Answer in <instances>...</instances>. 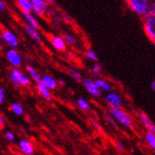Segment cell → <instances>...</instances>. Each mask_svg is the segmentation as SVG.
Instances as JSON below:
<instances>
[{
    "instance_id": "29",
    "label": "cell",
    "mask_w": 155,
    "mask_h": 155,
    "mask_svg": "<svg viewBox=\"0 0 155 155\" xmlns=\"http://www.w3.org/2000/svg\"><path fill=\"white\" fill-rule=\"evenodd\" d=\"M5 137H6L7 140L13 141L14 138H15V135L12 133V131H6V133H5Z\"/></svg>"
},
{
    "instance_id": "23",
    "label": "cell",
    "mask_w": 155,
    "mask_h": 155,
    "mask_svg": "<svg viewBox=\"0 0 155 155\" xmlns=\"http://www.w3.org/2000/svg\"><path fill=\"white\" fill-rule=\"evenodd\" d=\"M77 102H78V106H79L82 111L87 112L90 110V104L85 98H79Z\"/></svg>"
},
{
    "instance_id": "30",
    "label": "cell",
    "mask_w": 155,
    "mask_h": 155,
    "mask_svg": "<svg viewBox=\"0 0 155 155\" xmlns=\"http://www.w3.org/2000/svg\"><path fill=\"white\" fill-rule=\"evenodd\" d=\"M5 96H6V92L3 87H0V104H2L5 100Z\"/></svg>"
},
{
    "instance_id": "26",
    "label": "cell",
    "mask_w": 155,
    "mask_h": 155,
    "mask_svg": "<svg viewBox=\"0 0 155 155\" xmlns=\"http://www.w3.org/2000/svg\"><path fill=\"white\" fill-rule=\"evenodd\" d=\"M9 79H10L11 82H12V83L14 85V86H16V87H19V86H21L20 83H19V81H17V79L14 77V75H13L12 72H10V74H9Z\"/></svg>"
},
{
    "instance_id": "14",
    "label": "cell",
    "mask_w": 155,
    "mask_h": 155,
    "mask_svg": "<svg viewBox=\"0 0 155 155\" xmlns=\"http://www.w3.org/2000/svg\"><path fill=\"white\" fill-rule=\"evenodd\" d=\"M23 27H24V29L26 30V32L31 37V39H33V40L37 43H41L42 42V36L41 34L38 32V30L31 28L30 26H28V24H25L23 25Z\"/></svg>"
},
{
    "instance_id": "25",
    "label": "cell",
    "mask_w": 155,
    "mask_h": 155,
    "mask_svg": "<svg viewBox=\"0 0 155 155\" xmlns=\"http://www.w3.org/2000/svg\"><path fill=\"white\" fill-rule=\"evenodd\" d=\"M85 57H86L87 59H89V60H91V61H96V63L97 61V54L93 49H88V50L85 51Z\"/></svg>"
},
{
    "instance_id": "24",
    "label": "cell",
    "mask_w": 155,
    "mask_h": 155,
    "mask_svg": "<svg viewBox=\"0 0 155 155\" xmlns=\"http://www.w3.org/2000/svg\"><path fill=\"white\" fill-rule=\"evenodd\" d=\"M68 73L69 75H70L74 80L76 81H82V77H81V74L79 72V71H77L76 69H73V68H70L68 70Z\"/></svg>"
},
{
    "instance_id": "21",
    "label": "cell",
    "mask_w": 155,
    "mask_h": 155,
    "mask_svg": "<svg viewBox=\"0 0 155 155\" xmlns=\"http://www.w3.org/2000/svg\"><path fill=\"white\" fill-rule=\"evenodd\" d=\"M145 140L149 147L152 150H155V134L150 131H147L145 134Z\"/></svg>"
},
{
    "instance_id": "39",
    "label": "cell",
    "mask_w": 155,
    "mask_h": 155,
    "mask_svg": "<svg viewBox=\"0 0 155 155\" xmlns=\"http://www.w3.org/2000/svg\"><path fill=\"white\" fill-rule=\"evenodd\" d=\"M57 83H61V84H64V81L63 80H59V81H57Z\"/></svg>"
},
{
    "instance_id": "22",
    "label": "cell",
    "mask_w": 155,
    "mask_h": 155,
    "mask_svg": "<svg viewBox=\"0 0 155 155\" xmlns=\"http://www.w3.org/2000/svg\"><path fill=\"white\" fill-rule=\"evenodd\" d=\"M11 110L12 111V113L14 114H16V115H22L24 114V108H23V106L20 103H17V102L12 104Z\"/></svg>"
},
{
    "instance_id": "16",
    "label": "cell",
    "mask_w": 155,
    "mask_h": 155,
    "mask_svg": "<svg viewBox=\"0 0 155 155\" xmlns=\"http://www.w3.org/2000/svg\"><path fill=\"white\" fill-rule=\"evenodd\" d=\"M94 82L100 91H105L108 93H110L112 91V85L102 79H96Z\"/></svg>"
},
{
    "instance_id": "32",
    "label": "cell",
    "mask_w": 155,
    "mask_h": 155,
    "mask_svg": "<svg viewBox=\"0 0 155 155\" xmlns=\"http://www.w3.org/2000/svg\"><path fill=\"white\" fill-rule=\"evenodd\" d=\"M115 146H116V149H117L118 150H120V151H122L124 150V146H123L121 141H116L115 142Z\"/></svg>"
},
{
    "instance_id": "12",
    "label": "cell",
    "mask_w": 155,
    "mask_h": 155,
    "mask_svg": "<svg viewBox=\"0 0 155 155\" xmlns=\"http://www.w3.org/2000/svg\"><path fill=\"white\" fill-rule=\"evenodd\" d=\"M51 44L53 48L58 51H64L66 49V43L61 36H54L51 40Z\"/></svg>"
},
{
    "instance_id": "31",
    "label": "cell",
    "mask_w": 155,
    "mask_h": 155,
    "mask_svg": "<svg viewBox=\"0 0 155 155\" xmlns=\"http://www.w3.org/2000/svg\"><path fill=\"white\" fill-rule=\"evenodd\" d=\"M105 119H106L108 122H109V123L111 124V125H113V126H114V127L116 126V125H115V120L112 117V116H111L110 114H105Z\"/></svg>"
},
{
    "instance_id": "38",
    "label": "cell",
    "mask_w": 155,
    "mask_h": 155,
    "mask_svg": "<svg viewBox=\"0 0 155 155\" xmlns=\"http://www.w3.org/2000/svg\"><path fill=\"white\" fill-rule=\"evenodd\" d=\"M64 17L65 18V20H66V21H69V22H70V21H71L70 17H69V16H67V15H66V14H64Z\"/></svg>"
},
{
    "instance_id": "4",
    "label": "cell",
    "mask_w": 155,
    "mask_h": 155,
    "mask_svg": "<svg viewBox=\"0 0 155 155\" xmlns=\"http://www.w3.org/2000/svg\"><path fill=\"white\" fill-rule=\"evenodd\" d=\"M7 61L11 64L13 68H17L22 64V58L19 52L16 49H9L6 53Z\"/></svg>"
},
{
    "instance_id": "37",
    "label": "cell",
    "mask_w": 155,
    "mask_h": 155,
    "mask_svg": "<svg viewBox=\"0 0 155 155\" xmlns=\"http://www.w3.org/2000/svg\"><path fill=\"white\" fill-rule=\"evenodd\" d=\"M151 88H152V90L155 92V80L152 81V83H151Z\"/></svg>"
},
{
    "instance_id": "10",
    "label": "cell",
    "mask_w": 155,
    "mask_h": 155,
    "mask_svg": "<svg viewBox=\"0 0 155 155\" xmlns=\"http://www.w3.org/2000/svg\"><path fill=\"white\" fill-rule=\"evenodd\" d=\"M11 72L17 79L20 85H23V86H28V85L30 84V79H28V77H26L24 74H23V72L21 70H19L18 68H12Z\"/></svg>"
},
{
    "instance_id": "34",
    "label": "cell",
    "mask_w": 155,
    "mask_h": 155,
    "mask_svg": "<svg viewBox=\"0 0 155 155\" xmlns=\"http://www.w3.org/2000/svg\"><path fill=\"white\" fill-rule=\"evenodd\" d=\"M4 126H5V120H4V118L2 117V116L0 115V130L3 129Z\"/></svg>"
},
{
    "instance_id": "35",
    "label": "cell",
    "mask_w": 155,
    "mask_h": 155,
    "mask_svg": "<svg viewBox=\"0 0 155 155\" xmlns=\"http://www.w3.org/2000/svg\"><path fill=\"white\" fill-rule=\"evenodd\" d=\"M48 12L50 14V15H54L56 12H55V10H53V9H48Z\"/></svg>"
},
{
    "instance_id": "20",
    "label": "cell",
    "mask_w": 155,
    "mask_h": 155,
    "mask_svg": "<svg viewBox=\"0 0 155 155\" xmlns=\"http://www.w3.org/2000/svg\"><path fill=\"white\" fill-rule=\"evenodd\" d=\"M31 4L33 7L40 9L43 12H46L48 11V5L44 0H31Z\"/></svg>"
},
{
    "instance_id": "7",
    "label": "cell",
    "mask_w": 155,
    "mask_h": 155,
    "mask_svg": "<svg viewBox=\"0 0 155 155\" xmlns=\"http://www.w3.org/2000/svg\"><path fill=\"white\" fill-rule=\"evenodd\" d=\"M106 102L109 105V107H121L123 104L121 97L114 92L108 93L107 96L105 97Z\"/></svg>"
},
{
    "instance_id": "27",
    "label": "cell",
    "mask_w": 155,
    "mask_h": 155,
    "mask_svg": "<svg viewBox=\"0 0 155 155\" xmlns=\"http://www.w3.org/2000/svg\"><path fill=\"white\" fill-rule=\"evenodd\" d=\"M64 40L65 43H68V44H70V45H74L76 40H75V38L70 35V34H65L64 37Z\"/></svg>"
},
{
    "instance_id": "9",
    "label": "cell",
    "mask_w": 155,
    "mask_h": 155,
    "mask_svg": "<svg viewBox=\"0 0 155 155\" xmlns=\"http://www.w3.org/2000/svg\"><path fill=\"white\" fill-rule=\"evenodd\" d=\"M138 116H139V118H140V120L142 121L143 125L148 130V131H150V133H153L155 134V125L150 120L149 116L143 112H138Z\"/></svg>"
},
{
    "instance_id": "6",
    "label": "cell",
    "mask_w": 155,
    "mask_h": 155,
    "mask_svg": "<svg viewBox=\"0 0 155 155\" xmlns=\"http://www.w3.org/2000/svg\"><path fill=\"white\" fill-rule=\"evenodd\" d=\"M2 38H3L4 42L11 46L12 49L16 48L19 45V41H18L16 35L9 29L4 30L3 33H2Z\"/></svg>"
},
{
    "instance_id": "5",
    "label": "cell",
    "mask_w": 155,
    "mask_h": 155,
    "mask_svg": "<svg viewBox=\"0 0 155 155\" xmlns=\"http://www.w3.org/2000/svg\"><path fill=\"white\" fill-rule=\"evenodd\" d=\"M82 84L83 86L85 87V89L87 90V92L93 97H99L101 95V91L98 89V87L95 84L94 81H92L88 78H85V79H82Z\"/></svg>"
},
{
    "instance_id": "18",
    "label": "cell",
    "mask_w": 155,
    "mask_h": 155,
    "mask_svg": "<svg viewBox=\"0 0 155 155\" xmlns=\"http://www.w3.org/2000/svg\"><path fill=\"white\" fill-rule=\"evenodd\" d=\"M26 70L28 71V73L30 75V77H31V79L36 82V83H40L41 81H42V77L40 76V74H39V72L36 70V69L31 66V65H28L26 67Z\"/></svg>"
},
{
    "instance_id": "2",
    "label": "cell",
    "mask_w": 155,
    "mask_h": 155,
    "mask_svg": "<svg viewBox=\"0 0 155 155\" xmlns=\"http://www.w3.org/2000/svg\"><path fill=\"white\" fill-rule=\"evenodd\" d=\"M127 3L131 11L138 15H142V16H144L149 5V1L147 0H129Z\"/></svg>"
},
{
    "instance_id": "36",
    "label": "cell",
    "mask_w": 155,
    "mask_h": 155,
    "mask_svg": "<svg viewBox=\"0 0 155 155\" xmlns=\"http://www.w3.org/2000/svg\"><path fill=\"white\" fill-rule=\"evenodd\" d=\"M55 22H56V24H57V25H59V24H61V20L59 19V17H55Z\"/></svg>"
},
{
    "instance_id": "8",
    "label": "cell",
    "mask_w": 155,
    "mask_h": 155,
    "mask_svg": "<svg viewBox=\"0 0 155 155\" xmlns=\"http://www.w3.org/2000/svg\"><path fill=\"white\" fill-rule=\"evenodd\" d=\"M18 147L21 152L25 155H32L34 152L33 144L30 141L27 140V139H22L18 144Z\"/></svg>"
},
{
    "instance_id": "11",
    "label": "cell",
    "mask_w": 155,
    "mask_h": 155,
    "mask_svg": "<svg viewBox=\"0 0 155 155\" xmlns=\"http://www.w3.org/2000/svg\"><path fill=\"white\" fill-rule=\"evenodd\" d=\"M41 83L48 88L49 91L50 90H55L58 86V83H57V81L54 79L53 77L49 76V75H45L44 77H42V81H41Z\"/></svg>"
},
{
    "instance_id": "13",
    "label": "cell",
    "mask_w": 155,
    "mask_h": 155,
    "mask_svg": "<svg viewBox=\"0 0 155 155\" xmlns=\"http://www.w3.org/2000/svg\"><path fill=\"white\" fill-rule=\"evenodd\" d=\"M21 13H22V16L24 17V19L27 21L28 26H30L35 29H38L39 28H40V25H39L38 21L35 19V17L31 14V12H26L21 11Z\"/></svg>"
},
{
    "instance_id": "40",
    "label": "cell",
    "mask_w": 155,
    "mask_h": 155,
    "mask_svg": "<svg viewBox=\"0 0 155 155\" xmlns=\"http://www.w3.org/2000/svg\"><path fill=\"white\" fill-rule=\"evenodd\" d=\"M28 121L30 122V121H32V118H30V117H28Z\"/></svg>"
},
{
    "instance_id": "15",
    "label": "cell",
    "mask_w": 155,
    "mask_h": 155,
    "mask_svg": "<svg viewBox=\"0 0 155 155\" xmlns=\"http://www.w3.org/2000/svg\"><path fill=\"white\" fill-rule=\"evenodd\" d=\"M37 90L39 92V94H40L45 99H46L48 101H51L52 100V95L50 91L46 88L45 86H44V85L40 82V83H37Z\"/></svg>"
},
{
    "instance_id": "1",
    "label": "cell",
    "mask_w": 155,
    "mask_h": 155,
    "mask_svg": "<svg viewBox=\"0 0 155 155\" xmlns=\"http://www.w3.org/2000/svg\"><path fill=\"white\" fill-rule=\"evenodd\" d=\"M109 113L112 117L117 121L120 125L127 129H131L134 126V121L129 113H127L121 107H109Z\"/></svg>"
},
{
    "instance_id": "19",
    "label": "cell",
    "mask_w": 155,
    "mask_h": 155,
    "mask_svg": "<svg viewBox=\"0 0 155 155\" xmlns=\"http://www.w3.org/2000/svg\"><path fill=\"white\" fill-rule=\"evenodd\" d=\"M155 17V1L150 2L148 8H147V11L144 14V18L145 19H149V18H153Z\"/></svg>"
},
{
    "instance_id": "3",
    "label": "cell",
    "mask_w": 155,
    "mask_h": 155,
    "mask_svg": "<svg viewBox=\"0 0 155 155\" xmlns=\"http://www.w3.org/2000/svg\"><path fill=\"white\" fill-rule=\"evenodd\" d=\"M144 30L146 35L155 45V17L145 19L144 21Z\"/></svg>"
},
{
    "instance_id": "33",
    "label": "cell",
    "mask_w": 155,
    "mask_h": 155,
    "mask_svg": "<svg viewBox=\"0 0 155 155\" xmlns=\"http://www.w3.org/2000/svg\"><path fill=\"white\" fill-rule=\"evenodd\" d=\"M6 9H7V5H6V3H5L4 1H1V0H0V11H1V12H4V11H6Z\"/></svg>"
},
{
    "instance_id": "17",
    "label": "cell",
    "mask_w": 155,
    "mask_h": 155,
    "mask_svg": "<svg viewBox=\"0 0 155 155\" xmlns=\"http://www.w3.org/2000/svg\"><path fill=\"white\" fill-rule=\"evenodd\" d=\"M16 5L20 8L22 12H32V4L29 0H18L16 1Z\"/></svg>"
},
{
    "instance_id": "28",
    "label": "cell",
    "mask_w": 155,
    "mask_h": 155,
    "mask_svg": "<svg viewBox=\"0 0 155 155\" xmlns=\"http://www.w3.org/2000/svg\"><path fill=\"white\" fill-rule=\"evenodd\" d=\"M100 71H101V66H100V64L97 63L94 64V65L92 67V72L94 74H99Z\"/></svg>"
}]
</instances>
